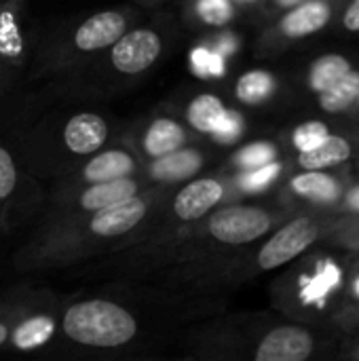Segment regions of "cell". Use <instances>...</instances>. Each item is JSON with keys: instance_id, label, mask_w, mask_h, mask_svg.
<instances>
[{"instance_id": "cell-1", "label": "cell", "mask_w": 359, "mask_h": 361, "mask_svg": "<svg viewBox=\"0 0 359 361\" xmlns=\"http://www.w3.org/2000/svg\"><path fill=\"white\" fill-rule=\"evenodd\" d=\"M135 319L118 305L87 300L74 305L63 317V332L89 347H118L135 336Z\"/></svg>"}, {"instance_id": "cell-21", "label": "cell", "mask_w": 359, "mask_h": 361, "mask_svg": "<svg viewBox=\"0 0 359 361\" xmlns=\"http://www.w3.org/2000/svg\"><path fill=\"white\" fill-rule=\"evenodd\" d=\"M275 89V80L271 74L254 70L239 78L237 82V97L245 104H260L264 102Z\"/></svg>"}, {"instance_id": "cell-4", "label": "cell", "mask_w": 359, "mask_h": 361, "mask_svg": "<svg viewBox=\"0 0 359 361\" xmlns=\"http://www.w3.org/2000/svg\"><path fill=\"white\" fill-rule=\"evenodd\" d=\"M161 53V40L150 30L123 34L112 47V63L118 72L138 74L146 70Z\"/></svg>"}, {"instance_id": "cell-7", "label": "cell", "mask_w": 359, "mask_h": 361, "mask_svg": "<svg viewBox=\"0 0 359 361\" xmlns=\"http://www.w3.org/2000/svg\"><path fill=\"white\" fill-rule=\"evenodd\" d=\"M146 216V203L138 197H131L127 201H121L116 205L97 209L91 220V231L99 237H116L133 226Z\"/></svg>"}, {"instance_id": "cell-2", "label": "cell", "mask_w": 359, "mask_h": 361, "mask_svg": "<svg viewBox=\"0 0 359 361\" xmlns=\"http://www.w3.org/2000/svg\"><path fill=\"white\" fill-rule=\"evenodd\" d=\"M271 228V218L256 207H229L212 216L209 231L222 243H250Z\"/></svg>"}, {"instance_id": "cell-31", "label": "cell", "mask_w": 359, "mask_h": 361, "mask_svg": "<svg viewBox=\"0 0 359 361\" xmlns=\"http://www.w3.org/2000/svg\"><path fill=\"white\" fill-rule=\"evenodd\" d=\"M235 51V42H233V38H224L222 42H220V47H218V53H222L224 57L226 55H231Z\"/></svg>"}, {"instance_id": "cell-17", "label": "cell", "mask_w": 359, "mask_h": 361, "mask_svg": "<svg viewBox=\"0 0 359 361\" xmlns=\"http://www.w3.org/2000/svg\"><path fill=\"white\" fill-rule=\"evenodd\" d=\"M55 332V322L47 315H36L25 319L13 334V345L21 351L36 349L44 345Z\"/></svg>"}, {"instance_id": "cell-9", "label": "cell", "mask_w": 359, "mask_h": 361, "mask_svg": "<svg viewBox=\"0 0 359 361\" xmlns=\"http://www.w3.org/2000/svg\"><path fill=\"white\" fill-rule=\"evenodd\" d=\"M222 199V186L216 180H197L188 184L174 203L176 214L182 220H197Z\"/></svg>"}, {"instance_id": "cell-30", "label": "cell", "mask_w": 359, "mask_h": 361, "mask_svg": "<svg viewBox=\"0 0 359 361\" xmlns=\"http://www.w3.org/2000/svg\"><path fill=\"white\" fill-rule=\"evenodd\" d=\"M345 25H347V30H353V32L359 30V0H353L351 6L347 8V13H345Z\"/></svg>"}, {"instance_id": "cell-19", "label": "cell", "mask_w": 359, "mask_h": 361, "mask_svg": "<svg viewBox=\"0 0 359 361\" xmlns=\"http://www.w3.org/2000/svg\"><path fill=\"white\" fill-rule=\"evenodd\" d=\"M359 97V72H347L341 80H336L330 89L322 93V108L328 112H341L349 108Z\"/></svg>"}, {"instance_id": "cell-23", "label": "cell", "mask_w": 359, "mask_h": 361, "mask_svg": "<svg viewBox=\"0 0 359 361\" xmlns=\"http://www.w3.org/2000/svg\"><path fill=\"white\" fill-rule=\"evenodd\" d=\"M328 135L330 133H328V127L324 123H317V121L305 123V125L296 127V131H294V146L300 152H307V150L320 146Z\"/></svg>"}, {"instance_id": "cell-8", "label": "cell", "mask_w": 359, "mask_h": 361, "mask_svg": "<svg viewBox=\"0 0 359 361\" xmlns=\"http://www.w3.org/2000/svg\"><path fill=\"white\" fill-rule=\"evenodd\" d=\"M106 135H108V127L104 118L89 112L76 114L74 118L68 121L63 129V142L76 154L95 152L106 142Z\"/></svg>"}, {"instance_id": "cell-5", "label": "cell", "mask_w": 359, "mask_h": 361, "mask_svg": "<svg viewBox=\"0 0 359 361\" xmlns=\"http://www.w3.org/2000/svg\"><path fill=\"white\" fill-rule=\"evenodd\" d=\"M313 351V338L300 328H277L260 345L258 361H305Z\"/></svg>"}, {"instance_id": "cell-6", "label": "cell", "mask_w": 359, "mask_h": 361, "mask_svg": "<svg viewBox=\"0 0 359 361\" xmlns=\"http://www.w3.org/2000/svg\"><path fill=\"white\" fill-rule=\"evenodd\" d=\"M125 34V17L114 11H104L89 17L74 34V42L80 51H97L114 44Z\"/></svg>"}, {"instance_id": "cell-13", "label": "cell", "mask_w": 359, "mask_h": 361, "mask_svg": "<svg viewBox=\"0 0 359 361\" xmlns=\"http://www.w3.org/2000/svg\"><path fill=\"white\" fill-rule=\"evenodd\" d=\"M349 157H351L349 142L336 135H328L320 146L307 152H300V165L305 169H326V167L347 161Z\"/></svg>"}, {"instance_id": "cell-22", "label": "cell", "mask_w": 359, "mask_h": 361, "mask_svg": "<svg viewBox=\"0 0 359 361\" xmlns=\"http://www.w3.org/2000/svg\"><path fill=\"white\" fill-rule=\"evenodd\" d=\"M341 283V271L328 262L313 279H303V302H324L326 294Z\"/></svg>"}, {"instance_id": "cell-25", "label": "cell", "mask_w": 359, "mask_h": 361, "mask_svg": "<svg viewBox=\"0 0 359 361\" xmlns=\"http://www.w3.org/2000/svg\"><path fill=\"white\" fill-rule=\"evenodd\" d=\"M199 15L212 25H222L233 17V6L229 0H199Z\"/></svg>"}, {"instance_id": "cell-12", "label": "cell", "mask_w": 359, "mask_h": 361, "mask_svg": "<svg viewBox=\"0 0 359 361\" xmlns=\"http://www.w3.org/2000/svg\"><path fill=\"white\" fill-rule=\"evenodd\" d=\"M133 171V159L127 152L121 150H110L99 157H95L87 167H85V180L91 184L97 182H108L116 178H127Z\"/></svg>"}, {"instance_id": "cell-14", "label": "cell", "mask_w": 359, "mask_h": 361, "mask_svg": "<svg viewBox=\"0 0 359 361\" xmlns=\"http://www.w3.org/2000/svg\"><path fill=\"white\" fill-rule=\"evenodd\" d=\"M201 154L195 150H174L152 165V176L159 180H184L201 169Z\"/></svg>"}, {"instance_id": "cell-11", "label": "cell", "mask_w": 359, "mask_h": 361, "mask_svg": "<svg viewBox=\"0 0 359 361\" xmlns=\"http://www.w3.org/2000/svg\"><path fill=\"white\" fill-rule=\"evenodd\" d=\"M138 186L133 180L129 178H116V180H108V182H97L91 188H87L80 197V205L85 209L97 212L110 205H116L121 201H127L131 197H135Z\"/></svg>"}, {"instance_id": "cell-29", "label": "cell", "mask_w": 359, "mask_h": 361, "mask_svg": "<svg viewBox=\"0 0 359 361\" xmlns=\"http://www.w3.org/2000/svg\"><path fill=\"white\" fill-rule=\"evenodd\" d=\"M212 61H214V53L203 47L195 49L190 55V63L197 76H212Z\"/></svg>"}, {"instance_id": "cell-32", "label": "cell", "mask_w": 359, "mask_h": 361, "mask_svg": "<svg viewBox=\"0 0 359 361\" xmlns=\"http://www.w3.org/2000/svg\"><path fill=\"white\" fill-rule=\"evenodd\" d=\"M281 6H298V4H303V2H307V0H277Z\"/></svg>"}, {"instance_id": "cell-35", "label": "cell", "mask_w": 359, "mask_h": 361, "mask_svg": "<svg viewBox=\"0 0 359 361\" xmlns=\"http://www.w3.org/2000/svg\"><path fill=\"white\" fill-rule=\"evenodd\" d=\"M355 290H358V294H359V279H358V283H355Z\"/></svg>"}, {"instance_id": "cell-3", "label": "cell", "mask_w": 359, "mask_h": 361, "mask_svg": "<svg viewBox=\"0 0 359 361\" xmlns=\"http://www.w3.org/2000/svg\"><path fill=\"white\" fill-rule=\"evenodd\" d=\"M315 237H317V226L309 218L292 220L260 250L258 254L260 269L271 271L290 262L300 252H305L315 241Z\"/></svg>"}, {"instance_id": "cell-24", "label": "cell", "mask_w": 359, "mask_h": 361, "mask_svg": "<svg viewBox=\"0 0 359 361\" xmlns=\"http://www.w3.org/2000/svg\"><path fill=\"white\" fill-rule=\"evenodd\" d=\"M273 159H275V148L271 144H252V146L243 148L237 157L239 165L250 171L273 163Z\"/></svg>"}, {"instance_id": "cell-26", "label": "cell", "mask_w": 359, "mask_h": 361, "mask_svg": "<svg viewBox=\"0 0 359 361\" xmlns=\"http://www.w3.org/2000/svg\"><path fill=\"white\" fill-rule=\"evenodd\" d=\"M279 173V165L277 163H269L264 167H258V169H252L250 173H245L241 178V186L245 190H262L264 186H269Z\"/></svg>"}, {"instance_id": "cell-28", "label": "cell", "mask_w": 359, "mask_h": 361, "mask_svg": "<svg viewBox=\"0 0 359 361\" xmlns=\"http://www.w3.org/2000/svg\"><path fill=\"white\" fill-rule=\"evenodd\" d=\"M15 182H17V171H15L13 157L4 148H0V199L13 192Z\"/></svg>"}, {"instance_id": "cell-10", "label": "cell", "mask_w": 359, "mask_h": 361, "mask_svg": "<svg viewBox=\"0 0 359 361\" xmlns=\"http://www.w3.org/2000/svg\"><path fill=\"white\" fill-rule=\"evenodd\" d=\"M328 19H330V6L322 0H311L290 11L281 21V30L288 36L298 38L322 30L328 23Z\"/></svg>"}, {"instance_id": "cell-16", "label": "cell", "mask_w": 359, "mask_h": 361, "mask_svg": "<svg viewBox=\"0 0 359 361\" xmlns=\"http://www.w3.org/2000/svg\"><path fill=\"white\" fill-rule=\"evenodd\" d=\"M224 114H226V108L216 95H199L190 102L186 118L197 131L214 133L218 125L222 123Z\"/></svg>"}, {"instance_id": "cell-27", "label": "cell", "mask_w": 359, "mask_h": 361, "mask_svg": "<svg viewBox=\"0 0 359 361\" xmlns=\"http://www.w3.org/2000/svg\"><path fill=\"white\" fill-rule=\"evenodd\" d=\"M212 135L220 144H233L241 135V116L235 110H226L222 123L218 125V129Z\"/></svg>"}, {"instance_id": "cell-18", "label": "cell", "mask_w": 359, "mask_h": 361, "mask_svg": "<svg viewBox=\"0 0 359 361\" xmlns=\"http://www.w3.org/2000/svg\"><path fill=\"white\" fill-rule=\"evenodd\" d=\"M292 188L298 195L317 201H334L339 197V184L330 176L320 173V169H307V173L296 176L292 180Z\"/></svg>"}, {"instance_id": "cell-33", "label": "cell", "mask_w": 359, "mask_h": 361, "mask_svg": "<svg viewBox=\"0 0 359 361\" xmlns=\"http://www.w3.org/2000/svg\"><path fill=\"white\" fill-rule=\"evenodd\" d=\"M349 203H351L353 207H358V209H359V188H358V190H353V192H351V197H349Z\"/></svg>"}, {"instance_id": "cell-15", "label": "cell", "mask_w": 359, "mask_h": 361, "mask_svg": "<svg viewBox=\"0 0 359 361\" xmlns=\"http://www.w3.org/2000/svg\"><path fill=\"white\" fill-rule=\"evenodd\" d=\"M182 142H184V129L174 121L159 118L150 125L144 146L150 157L159 159V157H165V154L178 150L182 146Z\"/></svg>"}, {"instance_id": "cell-34", "label": "cell", "mask_w": 359, "mask_h": 361, "mask_svg": "<svg viewBox=\"0 0 359 361\" xmlns=\"http://www.w3.org/2000/svg\"><path fill=\"white\" fill-rule=\"evenodd\" d=\"M6 338H8V330H6V326H4V324H0V345H2Z\"/></svg>"}, {"instance_id": "cell-20", "label": "cell", "mask_w": 359, "mask_h": 361, "mask_svg": "<svg viewBox=\"0 0 359 361\" xmlns=\"http://www.w3.org/2000/svg\"><path fill=\"white\" fill-rule=\"evenodd\" d=\"M347 72H351V66H349V61L345 57H341V55H324L313 63L309 82H311V87L315 91L324 93L336 80H341Z\"/></svg>"}]
</instances>
